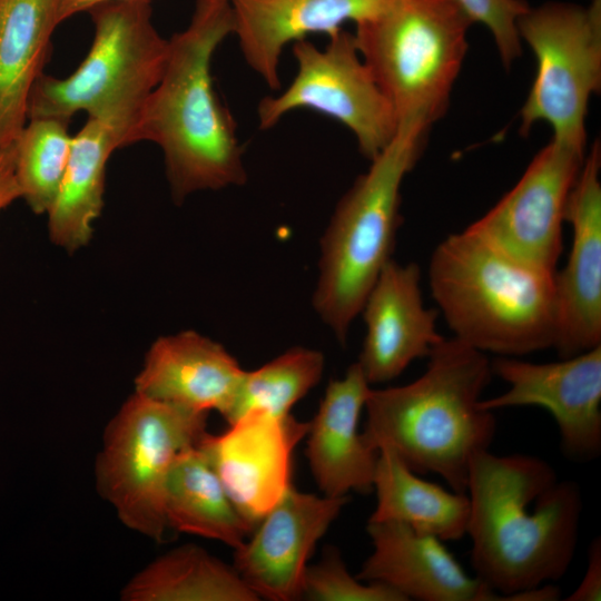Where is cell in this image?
<instances>
[{
	"instance_id": "cell-17",
	"label": "cell",
	"mask_w": 601,
	"mask_h": 601,
	"mask_svg": "<svg viewBox=\"0 0 601 601\" xmlns=\"http://www.w3.org/2000/svg\"><path fill=\"white\" fill-rule=\"evenodd\" d=\"M373 546L356 578L383 583L406 601H500L470 575L443 541L400 522H367Z\"/></svg>"
},
{
	"instance_id": "cell-22",
	"label": "cell",
	"mask_w": 601,
	"mask_h": 601,
	"mask_svg": "<svg viewBox=\"0 0 601 601\" xmlns=\"http://www.w3.org/2000/svg\"><path fill=\"white\" fill-rule=\"evenodd\" d=\"M125 147L124 134L114 125L88 118L72 137L67 168L48 210L50 239L68 252L85 246L104 206L105 173L110 155Z\"/></svg>"
},
{
	"instance_id": "cell-28",
	"label": "cell",
	"mask_w": 601,
	"mask_h": 601,
	"mask_svg": "<svg viewBox=\"0 0 601 601\" xmlns=\"http://www.w3.org/2000/svg\"><path fill=\"white\" fill-rule=\"evenodd\" d=\"M302 598L315 601H406L383 583H363L354 578L336 549L326 551L319 563L307 566Z\"/></svg>"
},
{
	"instance_id": "cell-11",
	"label": "cell",
	"mask_w": 601,
	"mask_h": 601,
	"mask_svg": "<svg viewBox=\"0 0 601 601\" xmlns=\"http://www.w3.org/2000/svg\"><path fill=\"white\" fill-rule=\"evenodd\" d=\"M585 154L587 148L552 138L514 187L469 227L512 256L555 273L566 201Z\"/></svg>"
},
{
	"instance_id": "cell-3",
	"label": "cell",
	"mask_w": 601,
	"mask_h": 601,
	"mask_svg": "<svg viewBox=\"0 0 601 601\" xmlns=\"http://www.w3.org/2000/svg\"><path fill=\"white\" fill-rule=\"evenodd\" d=\"M426 358L413 382L371 388L362 434L374 450L391 447L414 472L439 475L465 493L470 463L490 450L496 431L493 411L481 404L491 361L455 337H444Z\"/></svg>"
},
{
	"instance_id": "cell-27",
	"label": "cell",
	"mask_w": 601,
	"mask_h": 601,
	"mask_svg": "<svg viewBox=\"0 0 601 601\" xmlns=\"http://www.w3.org/2000/svg\"><path fill=\"white\" fill-rule=\"evenodd\" d=\"M68 121L29 119L13 145L21 198L35 214L48 213L58 194L71 151Z\"/></svg>"
},
{
	"instance_id": "cell-13",
	"label": "cell",
	"mask_w": 601,
	"mask_h": 601,
	"mask_svg": "<svg viewBox=\"0 0 601 601\" xmlns=\"http://www.w3.org/2000/svg\"><path fill=\"white\" fill-rule=\"evenodd\" d=\"M308 427L292 414L253 410L198 442L229 500L255 528L292 485L293 452Z\"/></svg>"
},
{
	"instance_id": "cell-33",
	"label": "cell",
	"mask_w": 601,
	"mask_h": 601,
	"mask_svg": "<svg viewBox=\"0 0 601 601\" xmlns=\"http://www.w3.org/2000/svg\"><path fill=\"white\" fill-rule=\"evenodd\" d=\"M198 2H201V3H209V4H217V3H225V2H229V0H197Z\"/></svg>"
},
{
	"instance_id": "cell-10",
	"label": "cell",
	"mask_w": 601,
	"mask_h": 601,
	"mask_svg": "<svg viewBox=\"0 0 601 601\" xmlns=\"http://www.w3.org/2000/svg\"><path fill=\"white\" fill-rule=\"evenodd\" d=\"M328 39L324 48L307 38L292 43L297 72L284 91L259 101V128L269 129L286 114L308 108L347 127L361 154L372 160L395 137L397 116L363 61L354 35L341 28Z\"/></svg>"
},
{
	"instance_id": "cell-2",
	"label": "cell",
	"mask_w": 601,
	"mask_h": 601,
	"mask_svg": "<svg viewBox=\"0 0 601 601\" xmlns=\"http://www.w3.org/2000/svg\"><path fill=\"white\" fill-rule=\"evenodd\" d=\"M233 31L229 2L196 1L188 27L168 39L161 78L126 136V146L148 140L160 147L175 203L247 180L237 125L210 71L215 51Z\"/></svg>"
},
{
	"instance_id": "cell-26",
	"label": "cell",
	"mask_w": 601,
	"mask_h": 601,
	"mask_svg": "<svg viewBox=\"0 0 601 601\" xmlns=\"http://www.w3.org/2000/svg\"><path fill=\"white\" fill-rule=\"evenodd\" d=\"M324 370L321 352L293 347L262 367L246 372L231 408L228 424L248 411L274 416L290 414L292 407L319 382Z\"/></svg>"
},
{
	"instance_id": "cell-4",
	"label": "cell",
	"mask_w": 601,
	"mask_h": 601,
	"mask_svg": "<svg viewBox=\"0 0 601 601\" xmlns=\"http://www.w3.org/2000/svg\"><path fill=\"white\" fill-rule=\"evenodd\" d=\"M453 337L484 353L520 357L554 347L555 273L506 253L470 227L446 236L427 270Z\"/></svg>"
},
{
	"instance_id": "cell-12",
	"label": "cell",
	"mask_w": 601,
	"mask_h": 601,
	"mask_svg": "<svg viewBox=\"0 0 601 601\" xmlns=\"http://www.w3.org/2000/svg\"><path fill=\"white\" fill-rule=\"evenodd\" d=\"M493 375L509 388L481 401L494 411L514 406H540L554 418L564 455L589 462L601 453V345L558 362L533 363L496 356Z\"/></svg>"
},
{
	"instance_id": "cell-8",
	"label": "cell",
	"mask_w": 601,
	"mask_h": 601,
	"mask_svg": "<svg viewBox=\"0 0 601 601\" xmlns=\"http://www.w3.org/2000/svg\"><path fill=\"white\" fill-rule=\"evenodd\" d=\"M207 415L135 393L110 420L96 460V486L127 528L162 540L169 470L204 436Z\"/></svg>"
},
{
	"instance_id": "cell-18",
	"label": "cell",
	"mask_w": 601,
	"mask_h": 601,
	"mask_svg": "<svg viewBox=\"0 0 601 601\" xmlns=\"http://www.w3.org/2000/svg\"><path fill=\"white\" fill-rule=\"evenodd\" d=\"M246 371L213 339L195 331L159 337L135 380V393L195 413L233 406Z\"/></svg>"
},
{
	"instance_id": "cell-7",
	"label": "cell",
	"mask_w": 601,
	"mask_h": 601,
	"mask_svg": "<svg viewBox=\"0 0 601 601\" xmlns=\"http://www.w3.org/2000/svg\"><path fill=\"white\" fill-rule=\"evenodd\" d=\"M472 21L456 0H394L355 24L357 50L402 122L430 129L446 111Z\"/></svg>"
},
{
	"instance_id": "cell-1",
	"label": "cell",
	"mask_w": 601,
	"mask_h": 601,
	"mask_svg": "<svg viewBox=\"0 0 601 601\" xmlns=\"http://www.w3.org/2000/svg\"><path fill=\"white\" fill-rule=\"evenodd\" d=\"M474 575L510 601L568 572L578 546L582 493L529 454L477 453L466 489Z\"/></svg>"
},
{
	"instance_id": "cell-20",
	"label": "cell",
	"mask_w": 601,
	"mask_h": 601,
	"mask_svg": "<svg viewBox=\"0 0 601 601\" xmlns=\"http://www.w3.org/2000/svg\"><path fill=\"white\" fill-rule=\"evenodd\" d=\"M371 388L358 363L352 364L343 378L329 382L309 422L306 456L324 495L373 491L378 451L358 430Z\"/></svg>"
},
{
	"instance_id": "cell-30",
	"label": "cell",
	"mask_w": 601,
	"mask_h": 601,
	"mask_svg": "<svg viewBox=\"0 0 601 601\" xmlns=\"http://www.w3.org/2000/svg\"><path fill=\"white\" fill-rule=\"evenodd\" d=\"M566 601H600L601 600V541L595 538L588 550L585 573L577 587L569 594Z\"/></svg>"
},
{
	"instance_id": "cell-23",
	"label": "cell",
	"mask_w": 601,
	"mask_h": 601,
	"mask_svg": "<svg viewBox=\"0 0 601 601\" xmlns=\"http://www.w3.org/2000/svg\"><path fill=\"white\" fill-rule=\"evenodd\" d=\"M373 491L377 501L368 521L400 522L443 542L466 535L467 494L420 477L391 447L378 450Z\"/></svg>"
},
{
	"instance_id": "cell-19",
	"label": "cell",
	"mask_w": 601,
	"mask_h": 601,
	"mask_svg": "<svg viewBox=\"0 0 601 601\" xmlns=\"http://www.w3.org/2000/svg\"><path fill=\"white\" fill-rule=\"evenodd\" d=\"M394 0H229L242 55L272 90L280 88L284 49L312 33L331 35L384 12Z\"/></svg>"
},
{
	"instance_id": "cell-29",
	"label": "cell",
	"mask_w": 601,
	"mask_h": 601,
	"mask_svg": "<svg viewBox=\"0 0 601 601\" xmlns=\"http://www.w3.org/2000/svg\"><path fill=\"white\" fill-rule=\"evenodd\" d=\"M472 23L491 32L503 65L509 68L521 56L518 20L530 7L525 0H456Z\"/></svg>"
},
{
	"instance_id": "cell-6",
	"label": "cell",
	"mask_w": 601,
	"mask_h": 601,
	"mask_svg": "<svg viewBox=\"0 0 601 601\" xmlns=\"http://www.w3.org/2000/svg\"><path fill=\"white\" fill-rule=\"evenodd\" d=\"M92 45L77 70L65 79L42 73L28 104V120L58 118L78 111L116 126L126 136L165 69L168 46L151 21L149 1L124 0L88 11Z\"/></svg>"
},
{
	"instance_id": "cell-25",
	"label": "cell",
	"mask_w": 601,
	"mask_h": 601,
	"mask_svg": "<svg viewBox=\"0 0 601 601\" xmlns=\"http://www.w3.org/2000/svg\"><path fill=\"white\" fill-rule=\"evenodd\" d=\"M127 601H256L234 566L206 550L184 545L159 556L125 585Z\"/></svg>"
},
{
	"instance_id": "cell-16",
	"label": "cell",
	"mask_w": 601,
	"mask_h": 601,
	"mask_svg": "<svg viewBox=\"0 0 601 601\" xmlns=\"http://www.w3.org/2000/svg\"><path fill=\"white\" fill-rule=\"evenodd\" d=\"M421 283L417 264L391 259L364 300L366 335L357 363L371 385L396 378L444 338L436 327L440 313L425 307Z\"/></svg>"
},
{
	"instance_id": "cell-21",
	"label": "cell",
	"mask_w": 601,
	"mask_h": 601,
	"mask_svg": "<svg viewBox=\"0 0 601 601\" xmlns=\"http://www.w3.org/2000/svg\"><path fill=\"white\" fill-rule=\"evenodd\" d=\"M59 23L58 0H0V150L14 145L28 121L30 93Z\"/></svg>"
},
{
	"instance_id": "cell-31",
	"label": "cell",
	"mask_w": 601,
	"mask_h": 601,
	"mask_svg": "<svg viewBox=\"0 0 601 601\" xmlns=\"http://www.w3.org/2000/svg\"><path fill=\"white\" fill-rule=\"evenodd\" d=\"M18 198H21V193L16 176L12 146L0 150V213Z\"/></svg>"
},
{
	"instance_id": "cell-5",
	"label": "cell",
	"mask_w": 601,
	"mask_h": 601,
	"mask_svg": "<svg viewBox=\"0 0 601 601\" xmlns=\"http://www.w3.org/2000/svg\"><path fill=\"white\" fill-rule=\"evenodd\" d=\"M427 128L403 122L338 200L321 240L315 311L346 343L352 322L392 259L401 218V188L417 162Z\"/></svg>"
},
{
	"instance_id": "cell-9",
	"label": "cell",
	"mask_w": 601,
	"mask_h": 601,
	"mask_svg": "<svg viewBox=\"0 0 601 601\" xmlns=\"http://www.w3.org/2000/svg\"><path fill=\"white\" fill-rule=\"evenodd\" d=\"M518 31L538 66L520 112V132L526 136L533 125L545 121L552 138L587 148L589 101L601 88V0L529 7Z\"/></svg>"
},
{
	"instance_id": "cell-32",
	"label": "cell",
	"mask_w": 601,
	"mask_h": 601,
	"mask_svg": "<svg viewBox=\"0 0 601 601\" xmlns=\"http://www.w3.org/2000/svg\"><path fill=\"white\" fill-rule=\"evenodd\" d=\"M111 1H124V0H58V17L59 22L69 19L70 17L78 14L83 11H89L93 7L111 2ZM149 1L151 0H144Z\"/></svg>"
},
{
	"instance_id": "cell-14",
	"label": "cell",
	"mask_w": 601,
	"mask_h": 601,
	"mask_svg": "<svg viewBox=\"0 0 601 601\" xmlns=\"http://www.w3.org/2000/svg\"><path fill=\"white\" fill-rule=\"evenodd\" d=\"M348 499L299 492L292 484L235 550L233 566L245 584L258 598L300 599L307 561Z\"/></svg>"
},
{
	"instance_id": "cell-24",
	"label": "cell",
	"mask_w": 601,
	"mask_h": 601,
	"mask_svg": "<svg viewBox=\"0 0 601 601\" xmlns=\"http://www.w3.org/2000/svg\"><path fill=\"white\" fill-rule=\"evenodd\" d=\"M164 514L168 528L217 540L235 550L255 530L234 506L197 445L183 451L169 470Z\"/></svg>"
},
{
	"instance_id": "cell-15",
	"label": "cell",
	"mask_w": 601,
	"mask_h": 601,
	"mask_svg": "<svg viewBox=\"0 0 601 601\" xmlns=\"http://www.w3.org/2000/svg\"><path fill=\"white\" fill-rule=\"evenodd\" d=\"M601 149L594 141L570 191L564 219L572 227L566 263L555 272L556 349L571 357L601 345Z\"/></svg>"
}]
</instances>
